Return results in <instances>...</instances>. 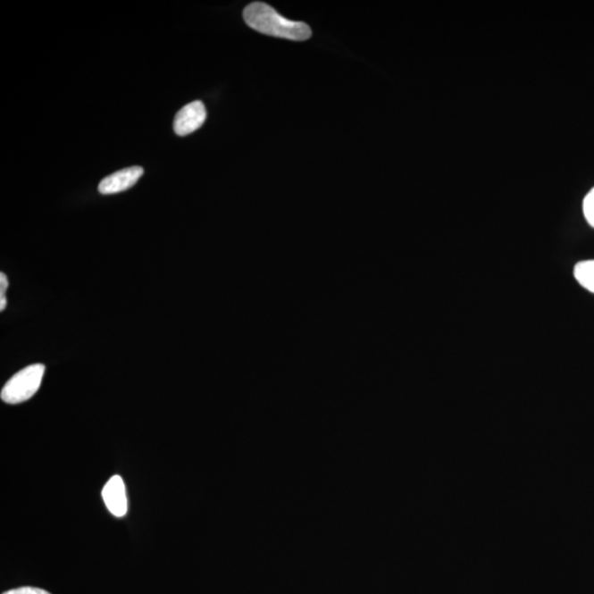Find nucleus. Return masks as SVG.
I'll use <instances>...</instances> for the list:
<instances>
[{
  "mask_svg": "<svg viewBox=\"0 0 594 594\" xmlns=\"http://www.w3.org/2000/svg\"><path fill=\"white\" fill-rule=\"evenodd\" d=\"M583 213L589 225L594 228V188L583 199Z\"/></svg>",
  "mask_w": 594,
  "mask_h": 594,
  "instance_id": "7",
  "label": "nucleus"
},
{
  "mask_svg": "<svg viewBox=\"0 0 594 594\" xmlns=\"http://www.w3.org/2000/svg\"><path fill=\"white\" fill-rule=\"evenodd\" d=\"M142 175H144V169L140 166H131V168L117 171V172L101 180L98 185V191L104 195L127 191V189L134 187Z\"/></svg>",
  "mask_w": 594,
  "mask_h": 594,
  "instance_id": "4",
  "label": "nucleus"
},
{
  "mask_svg": "<svg viewBox=\"0 0 594 594\" xmlns=\"http://www.w3.org/2000/svg\"><path fill=\"white\" fill-rule=\"evenodd\" d=\"M102 496L105 505L113 516L123 517L127 515L128 500L125 483L119 475H113L105 484Z\"/></svg>",
  "mask_w": 594,
  "mask_h": 594,
  "instance_id": "5",
  "label": "nucleus"
},
{
  "mask_svg": "<svg viewBox=\"0 0 594 594\" xmlns=\"http://www.w3.org/2000/svg\"><path fill=\"white\" fill-rule=\"evenodd\" d=\"M573 275L582 288L594 294V260L581 261L577 264Z\"/></svg>",
  "mask_w": 594,
  "mask_h": 594,
  "instance_id": "6",
  "label": "nucleus"
},
{
  "mask_svg": "<svg viewBox=\"0 0 594 594\" xmlns=\"http://www.w3.org/2000/svg\"><path fill=\"white\" fill-rule=\"evenodd\" d=\"M45 372L44 364L28 365L21 372L13 375L12 379L4 384L0 397L8 404H19L30 400L40 389Z\"/></svg>",
  "mask_w": 594,
  "mask_h": 594,
  "instance_id": "2",
  "label": "nucleus"
},
{
  "mask_svg": "<svg viewBox=\"0 0 594 594\" xmlns=\"http://www.w3.org/2000/svg\"><path fill=\"white\" fill-rule=\"evenodd\" d=\"M3 594H51V593L40 588L22 587L18 589H13V590L4 592Z\"/></svg>",
  "mask_w": 594,
  "mask_h": 594,
  "instance_id": "9",
  "label": "nucleus"
},
{
  "mask_svg": "<svg viewBox=\"0 0 594 594\" xmlns=\"http://www.w3.org/2000/svg\"><path fill=\"white\" fill-rule=\"evenodd\" d=\"M8 284L7 275L3 272L0 273V311L2 312L7 305V299L4 297V293L7 291Z\"/></svg>",
  "mask_w": 594,
  "mask_h": 594,
  "instance_id": "8",
  "label": "nucleus"
},
{
  "mask_svg": "<svg viewBox=\"0 0 594 594\" xmlns=\"http://www.w3.org/2000/svg\"><path fill=\"white\" fill-rule=\"evenodd\" d=\"M244 19L247 25L264 35L292 41H305L312 37L311 28L306 23L289 21L264 3L248 4L244 11Z\"/></svg>",
  "mask_w": 594,
  "mask_h": 594,
  "instance_id": "1",
  "label": "nucleus"
},
{
  "mask_svg": "<svg viewBox=\"0 0 594 594\" xmlns=\"http://www.w3.org/2000/svg\"><path fill=\"white\" fill-rule=\"evenodd\" d=\"M206 118V107L201 101L187 105L175 116L173 125L175 134L180 137L192 134L203 126Z\"/></svg>",
  "mask_w": 594,
  "mask_h": 594,
  "instance_id": "3",
  "label": "nucleus"
}]
</instances>
